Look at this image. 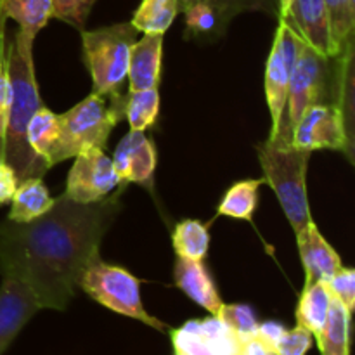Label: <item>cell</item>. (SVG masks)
<instances>
[{
  "label": "cell",
  "instance_id": "6da1fadb",
  "mask_svg": "<svg viewBox=\"0 0 355 355\" xmlns=\"http://www.w3.org/2000/svg\"><path fill=\"white\" fill-rule=\"evenodd\" d=\"M120 191L82 205L61 194L51 210L31 222L0 224V272L23 281L42 309L64 311L111 222L120 211Z\"/></svg>",
  "mask_w": 355,
  "mask_h": 355
},
{
  "label": "cell",
  "instance_id": "7a4b0ae2",
  "mask_svg": "<svg viewBox=\"0 0 355 355\" xmlns=\"http://www.w3.org/2000/svg\"><path fill=\"white\" fill-rule=\"evenodd\" d=\"M35 37L17 30L14 37L7 38V69L10 82V104L7 116L6 137H3L2 159L16 173L17 180L44 177L49 166L30 148L26 128L31 116L42 104L33 66Z\"/></svg>",
  "mask_w": 355,
  "mask_h": 355
},
{
  "label": "cell",
  "instance_id": "3957f363",
  "mask_svg": "<svg viewBox=\"0 0 355 355\" xmlns=\"http://www.w3.org/2000/svg\"><path fill=\"white\" fill-rule=\"evenodd\" d=\"M125 94L90 92L82 103L59 114V137L49 158V166L75 158L89 148L104 149L113 128L123 120Z\"/></svg>",
  "mask_w": 355,
  "mask_h": 355
},
{
  "label": "cell",
  "instance_id": "277c9868",
  "mask_svg": "<svg viewBox=\"0 0 355 355\" xmlns=\"http://www.w3.org/2000/svg\"><path fill=\"white\" fill-rule=\"evenodd\" d=\"M263 180L272 187L295 234L312 222L307 198V166L311 153L293 146L263 141L257 146Z\"/></svg>",
  "mask_w": 355,
  "mask_h": 355
},
{
  "label": "cell",
  "instance_id": "5b68a950",
  "mask_svg": "<svg viewBox=\"0 0 355 355\" xmlns=\"http://www.w3.org/2000/svg\"><path fill=\"white\" fill-rule=\"evenodd\" d=\"M82 58L92 78V92L121 94L127 82L128 58L139 31L130 23L82 30Z\"/></svg>",
  "mask_w": 355,
  "mask_h": 355
},
{
  "label": "cell",
  "instance_id": "8992f818",
  "mask_svg": "<svg viewBox=\"0 0 355 355\" xmlns=\"http://www.w3.org/2000/svg\"><path fill=\"white\" fill-rule=\"evenodd\" d=\"M80 290L103 307L151 326L158 331H168V326L153 318L141 300V281L120 266L106 263L101 255L94 257L78 281Z\"/></svg>",
  "mask_w": 355,
  "mask_h": 355
},
{
  "label": "cell",
  "instance_id": "52a82bcc",
  "mask_svg": "<svg viewBox=\"0 0 355 355\" xmlns=\"http://www.w3.org/2000/svg\"><path fill=\"white\" fill-rule=\"evenodd\" d=\"M305 42L284 19H279L272 47L266 64V97L270 113V135L267 141L277 146H291L286 127V101L295 62Z\"/></svg>",
  "mask_w": 355,
  "mask_h": 355
},
{
  "label": "cell",
  "instance_id": "ba28073f",
  "mask_svg": "<svg viewBox=\"0 0 355 355\" xmlns=\"http://www.w3.org/2000/svg\"><path fill=\"white\" fill-rule=\"evenodd\" d=\"M331 59L335 58H324L307 44L302 49L295 62L290 90H288L286 127L290 135L309 106L318 103L335 104L336 87L333 89L331 83L336 82V75H338V58L335 61V69L329 66Z\"/></svg>",
  "mask_w": 355,
  "mask_h": 355
},
{
  "label": "cell",
  "instance_id": "9c48e42d",
  "mask_svg": "<svg viewBox=\"0 0 355 355\" xmlns=\"http://www.w3.org/2000/svg\"><path fill=\"white\" fill-rule=\"evenodd\" d=\"M121 184L125 182H121L104 149L89 148L75 156V163L66 179L64 194L76 203H97L110 196Z\"/></svg>",
  "mask_w": 355,
  "mask_h": 355
},
{
  "label": "cell",
  "instance_id": "30bf717a",
  "mask_svg": "<svg viewBox=\"0 0 355 355\" xmlns=\"http://www.w3.org/2000/svg\"><path fill=\"white\" fill-rule=\"evenodd\" d=\"M291 146L304 151H342L345 153L350 163H354V155L350 153L343 128L342 113L335 104L318 103L309 106L297 121L291 132Z\"/></svg>",
  "mask_w": 355,
  "mask_h": 355
},
{
  "label": "cell",
  "instance_id": "8fae6325",
  "mask_svg": "<svg viewBox=\"0 0 355 355\" xmlns=\"http://www.w3.org/2000/svg\"><path fill=\"white\" fill-rule=\"evenodd\" d=\"M42 311L33 291L14 277L2 276L0 284V355L9 349L26 322Z\"/></svg>",
  "mask_w": 355,
  "mask_h": 355
},
{
  "label": "cell",
  "instance_id": "7c38bea8",
  "mask_svg": "<svg viewBox=\"0 0 355 355\" xmlns=\"http://www.w3.org/2000/svg\"><path fill=\"white\" fill-rule=\"evenodd\" d=\"M111 162L121 182L141 184L149 189L153 187L158 155L155 142L146 135V132H128L118 142Z\"/></svg>",
  "mask_w": 355,
  "mask_h": 355
},
{
  "label": "cell",
  "instance_id": "4fadbf2b",
  "mask_svg": "<svg viewBox=\"0 0 355 355\" xmlns=\"http://www.w3.org/2000/svg\"><path fill=\"white\" fill-rule=\"evenodd\" d=\"M298 37L324 58H338L324 0H293L283 17Z\"/></svg>",
  "mask_w": 355,
  "mask_h": 355
},
{
  "label": "cell",
  "instance_id": "5bb4252c",
  "mask_svg": "<svg viewBox=\"0 0 355 355\" xmlns=\"http://www.w3.org/2000/svg\"><path fill=\"white\" fill-rule=\"evenodd\" d=\"M163 35L144 33L130 49L128 58V92L158 89L162 80Z\"/></svg>",
  "mask_w": 355,
  "mask_h": 355
},
{
  "label": "cell",
  "instance_id": "9a60e30c",
  "mask_svg": "<svg viewBox=\"0 0 355 355\" xmlns=\"http://www.w3.org/2000/svg\"><path fill=\"white\" fill-rule=\"evenodd\" d=\"M298 253L305 269V283H328L333 274L342 267V259L331 245L319 232V227L311 222L300 234H297Z\"/></svg>",
  "mask_w": 355,
  "mask_h": 355
},
{
  "label": "cell",
  "instance_id": "2e32d148",
  "mask_svg": "<svg viewBox=\"0 0 355 355\" xmlns=\"http://www.w3.org/2000/svg\"><path fill=\"white\" fill-rule=\"evenodd\" d=\"M173 279H175L177 288L187 298L210 312V315L217 318L224 302L218 295L217 284H215L210 270L203 262L177 259L175 267H173Z\"/></svg>",
  "mask_w": 355,
  "mask_h": 355
},
{
  "label": "cell",
  "instance_id": "e0dca14e",
  "mask_svg": "<svg viewBox=\"0 0 355 355\" xmlns=\"http://www.w3.org/2000/svg\"><path fill=\"white\" fill-rule=\"evenodd\" d=\"M54 205V198L49 194L47 186L40 177L21 180L10 198V211L7 220L31 222L47 214Z\"/></svg>",
  "mask_w": 355,
  "mask_h": 355
},
{
  "label": "cell",
  "instance_id": "ac0fdd59",
  "mask_svg": "<svg viewBox=\"0 0 355 355\" xmlns=\"http://www.w3.org/2000/svg\"><path fill=\"white\" fill-rule=\"evenodd\" d=\"M329 307H331V295L326 284L321 281L305 283L295 311L297 326H302L314 338H319L328 321Z\"/></svg>",
  "mask_w": 355,
  "mask_h": 355
},
{
  "label": "cell",
  "instance_id": "d6986e66",
  "mask_svg": "<svg viewBox=\"0 0 355 355\" xmlns=\"http://www.w3.org/2000/svg\"><path fill=\"white\" fill-rule=\"evenodd\" d=\"M182 10L180 0H142L130 24L139 33L165 35Z\"/></svg>",
  "mask_w": 355,
  "mask_h": 355
},
{
  "label": "cell",
  "instance_id": "ffe728a7",
  "mask_svg": "<svg viewBox=\"0 0 355 355\" xmlns=\"http://www.w3.org/2000/svg\"><path fill=\"white\" fill-rule=\"evenodd\" d=\"M172 246L177 259L203 262L210 248V231L208 225L194 218L179 222L172 232Z\"/></svg>",
  "mask_w": 355,
  "mask_h": 355
},
{
  "label": "cell",
  "instance_id": "44dd1931",
  "mask_svg": "<svg viewBox=\"0 0 355 355\" xmlns=\"http://www.w3.org/2000/svg\"><path fill=\"white\" fill-rule=\"evenodd\" d=\"M350 314L338 300L331 298L328 321L315 338L322 355H349L350 352Z\"/></svg>",
  "mask_w": 355,
  "mask_h": 355
},
{
  "label": "cell",
  "instance_id": "7402d4cb",
  "mask_svg": "<svg viewBox=\"0 0 355 355\" xmlns=\"http://www.w3.org/2000/svg\"><path fill=\"white\" fill-rule=\"evenodd\" d=\"M0 7L6 19L16 21L19 31L35 38L52 17V0H2Z\"/></svg>",
  "mask_w": 355,
  "mask_h": 355
},
{
  "label": "cell",
  "instance_id": "603a6c76",
  "mask_svg": "<svg viewBox=\"0 0 355 355\" xmlns=\"http://www.w3.org/2000/svg\"><path fill=\"white\" fill-rule=\"evenodd\" d=\"M266 182L263 179H248L236 182L227 189L218 205V215L236 218V220H252L259 205V189Z\"/></svg>",
  "mask_w": 355,
  "mask_h": 355
},
{
  "label": "cell",
  "instance_id": "cb8c5ba5",
  "mask_svg": "<svg viewBox=\"0 0 355 355\" xmlns=\"http://www.w3.org/2000/svg\"><path fill=\"white\" fill-rule=\"evenodd\" d=\"M159 92L158 89L134 90L123 97V116L130 130L146 132L158 121Z\"/></svg>",
  "mask_w": 355,
  "mask_h": 355
},
{
  "label": "cell",
  "instance_id": "d4e9b609",
  "mask_svg": "<svg viewBox=\"0 0 355 355\" xmlns=\"http://www.w3.org/2000/svg\"><path fill=\"white\" fill-rule=\"evenodd\" d=\"M59 137V114L52 113L49 107L42 106L31 116L26 128V139L35 155L49 166V158ZM51 168V166H49Z\"/></svg>",
  "mask_w": 355,
  "mask_h": 355
},
{
  "label": "cell",
  "instance_id": "484cf974",
  "mask_svg": "<svg viewBox=\"0 0 355 355\" xmlns=\"http://www.w3.org/2000/svg\"><path fill=\"white\" fill-rule=\"evenodd\" d=\"M180 12L186 16V38H218L227 28L217 10L205 2L187 3Z\"/></svg>",
  "mask_w": 355,
  "mask_h": 355
},
{
  "label": "cell",
  "instance_id": "4316f807",
  "mask_svg": "<svg viewBox=\"0 0 355 355\" xmlns=\"http://www.w3.org/2000/svg\"><path fill=\"white\" fill-rule=\"evenodd\" d=\"M324 6L333 42H335L338 54H342L345 45L354 40L355 0H324Z\"/></svg>",
  "mask_w": 355,
  "mask_h": 355
},
{
  "label": "cell",
  "instance_id": "83f0119b",
  "mask_svg": "<svg viewBox=\"0 0 355 355\" xmlns=\"http://www.w3.org/2000/svg\"><path fill=\"white\" fill-rule=\"evenodd\" d=\"M217 318L234 333L239 338V342L253 338L257 336V329H259V321L250 305L245 304H222L220 311H218Z\"/></svg>",
  "mask_w": 355,
  "mask_h": 355
},
{
  "label": "cell",
  "instance_id": "f1b7e54d",
  "mask_svg": "<svg viewBox=\"0 0 355 355\" xmlns=\"http://www.w3.org/2000/svg\"><path fill=\"white\" fill-rule=\"evenodd\" d=\"M182 7L193 2H205L214 7L220 16L222 23L227 26L238 14L250 12V10H262V12H276L277 7L274 0H180Z\"/></svg>",
  "mask_w": 355,
  "mask_h": 355
},
{
  "label": "cell",
  "instance_id": "f546056e",
  "mask_svg": "<svg viewBox=\"0 0 355 355\" xmlns=\"http://www.w3.org/2000/svg\"><path fill=\"white\" fill-rule=\"evenodd\" d=\"M94 3L96 0H52V17L82 31Z\"/></svg>",
  "mask_w": 355,
  "mask_h": 355
},
{
  "label": "cell",
  "instance_id": "4dcf8cb0",
  "mask_svg": "<svg viewBox=\"0 0 355 355\" xmlns=\"http://www.w3.org/2000/svg\"><path fill=\"white\" fill-rule=\"evenodd\" d=\"M324 284L331 298L338 300L352 314L355 307V270L342 266Z\"/></svg>",
  "mask_w": 355,
  "mask_h": 355
},
{
  "label": "cell",
  "instance_id": "1f68e13d",
  "mask_svg": "<svg viewBox=\"0 0 355 355\" xmlns=\"http://www.w3.org/2000/svg\"><path fill=\"white\" fill-rule=\"evenodd\" d=\"M314 336L302 326H297L293 329H286L279 342L276 343L274 352L279 355H305L312 347Z\"/></svg>",
  "mask_w": 355,
  "mask_h": 355
},
{
  "label": "cell",
  "instance_id": "d6a6232c",
  "mask_svg": "<svg viewBox=\"0 0 355 355\" xmlns=\"http://www.w3.org/2000/svg\"><path fill=\"white\" fill-rule=\"evenodd\" d=\"M284 331H286V328H284L283 324L274 321H267V322H262V324H259V329H257V338H259L260 342L266 343L267 349L274 350L276 349V343L279 342V338L283 336Z\"/></svg>",
  "mask_w": 355,
  "mask_h": 355
},
{
  "label": "cell",
  "instance_id": "836d02e7",
  "mask_svg": "<svg viewBox=\"0 0 355 355\" xmlns=\"http://www.w3.org/2000/svg\"><path fill=\"white\" fill-rule=\"evenodd\" d=\"M17 184H19V180H17L14 170L7 163H2V166H0V205L9 203Z\"/></svg>",
  "mask_w": 355,
  "mask_h": 355
},
{
  "label": "cell",
  "instance_id": "e575fe53",
  "mask_svg": "<svg viewBox=\"0 0 355 355\" xmlns=\"http://www.w3.org/2000/svg\"><path fill=\"white\" fill-rule=\"evenodd\" d=\"M274 2H276V7H277V16L283 17L284 14H286V10L290 9L293 0H274Z\"/></svg>",
  "mask_w": 355,
  "mask_h": 355
},
{
  "label": "cell",
  "instance_id": "d590c367",
  "mask_svg": "<svg viewBox=\"0 0 355 355\" xmlns=\"http://www.w3.org/2000/svg\"><path fill=\"white\" fill-rule=\"evenodd\" d=\"M267 355H279V354L274 352V350H269V354H267Z\"/></svg>",
  "mask_w": 355,
  "mask_h": 355
},
{
  "label": "cell",
  "instance_id": "8d00e7d4",
  "mask_svg": "<svg viewBox=\"0 0 355 355\" xmlns=\"http://www.w3.org/2000/svg\"><path fill=\"white\" fill-rule=\"evenodd\" d=\"M2 163H3V159H2V158H0V166H2Z\"/></svg>",
  "mask_w": 355,
  "mask_h": 355
},
{
  "label": "cell",
  "instance_id": "74e56055",
  "mask_svg": "<svg viewBox=\"0 0 355 355\" xmlns=\"http://www.w3.org/2000/svg\"><path fill=\"white\" fill-rule=\"evenodd\" d=\"M0 2H2V0H0Z\"/></svg>",
  "mask_w": 355,
  "mask_h": 355
}]
</instances>
